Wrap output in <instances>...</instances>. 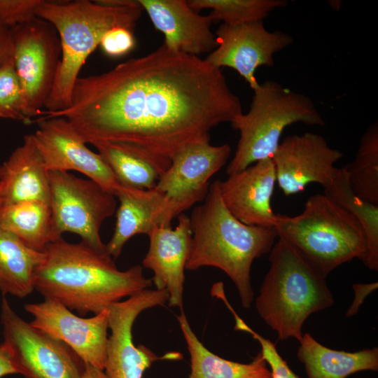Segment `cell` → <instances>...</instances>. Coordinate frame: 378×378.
I'll return each mask as SVG.
<instances>
[{
    "mask_svg": "<svg viewBox=\"0 0 378 378\" xmlns=\"http://www.w3.org/2000/svg\"><path fill=\"white\" fill-rule=\"evenodd\" d=\"M3 204L40 201L50 204L48 171L32 134L0 166Z\"/></svg>",
    "mask_w": 378,
    "mask_h": 378,
    "instance_id": "cell-21",
    "label": "cell"
},
{
    "mask_svg": "<svg viewBox=\"0 0 378 378\" xmlns=\"http://www.w3.org/2000/svg\"><path fill=\"white\" fill-rule=\"evenodd\" d=\"M141 11L138 1L111 6L99 1L41 0L36 16L54 26L61 45V59L46 111H59L69 106L79 72L105 33L115 27L132 29Z\"/></svg>",
    "mask_w": 378,
    "mask_h": 378,
    "instance_id": "cell-4",
    "label": "cell"
},
{
    "mask_svg": "<svg viewBox=\"0 0 378 378\" xmlns=\"http://www.w3.org/2000/svg\"><path fill=\"white\" fill-rule=\"evenodd\" d=\"M34 317L30 323L66 344L85 365L104 371L106 361L108 309L90 318L73 314L61 303L49 298L24 305Z\"/></svg>",
    "mask_w": 378,
    "mask_h": 378,
    "instance_id": "cell-13",
    "label": "cell"
},
{
    "mask_svg": "<svg viewBox=\"0 0 378 378\" xmlns=\"http://www.w3.org/2000/svg\"><path fill=\"white\" fill-rule=\"evenodd\" d=\"M190 221L192 241L186 269L221 270L236 286L243 307L248 309L254 298L252 263L271 251L278 238L274 227L248 225L235 218L222 200L218 180L210 185L203 203L193 209Z\"/></svg>",
    "mask_w": 378,
    "mask_h": 378,
    "instance_id": "cell-3",
    "label": "cell"
},
{
    "mask_svg": "<svg viewBox=\"0 0 378 378\" xmlns=\"http://www.w3.org/2000/svg\"><path fill=\"white\" fill-rule=\"evenodd\" d=\"M44 253L25 245L0 227V290L4 295L24 298L34 289L35 272Z\"/></svg>",
    "mask_w": 378,
    "mask_h": 378,
    "instance_id": "cell-24",
    "label": "cell"
},
{
    "mask_svg": "<svg viewBox=\"0 0 378 378\" xmlns=\"http://www.w3.org/2000/svg\"><path fill=\"white\" fill-rule=\"evenodd\" d=\"M13 374H20V372L10 349L2 342L0 344V378Z\"/></svg>",
    "mask_w": 378,
    "mask_h": 378,
    "instance_id": "cell-35",
    "label": "cell"
},
{
    "mask_svg": "<svg viewBox=\"0 0 378 378\" xmlns=\"http://www.w3.org/2000/svg\"><path fill=\"white\" fill-rule=\"evenodd\" d=\"M353 192L363 200L378 205V122L363 134L351 164L345 166Z\"/></svg>",
    "mask_w": 378,
    "mask_h": 378,
    "instance_id": "cell-28",
    "label": "cell"
},
{
    "mask_svg": "<svg viewBox=\"0 0 378 378\" xmlns=\"http://www.w3.org/2000/svg\"><path fill=\"white\" fill-rule=\"evenodd\" d=\"M230 153L227 144L213 146L209 140L189 144L172 158L155 188L184 211L203 202L211 178L226 164Z\"/></svg>",
    "mask_w": 378,
    "mask_h": 378,
    "instance_id": "cell-16",
    "label": "cell"
},
{
    "mask_svg": "<svg viewBox=\"0 0 378 378\" xmlns=\"http://www.w3.org/2000/svg\"><path fill=\"white\" fill-rule=\"evenodd\" d=\"M215 35L218 46L204 59L218 69H233L253 90L260 84L255 76L257 69L273 66L274 55L293 43L291 35L279 30L269 31L263 21L221 24Z\"/></svg>",
    "mask_w": 378,
    "mask_h": 378,
    "instance_id": "cell-12",
    "label": "cell"
},
{
    "mask_svg": "<svg viewBox=\"0 0 378 378\" xmlns=\"http://www.w3.org/2000/svg\"><path fill=\"white\" fill-rule=\"evenodd\" d=\"M48 175L56 236L61 238L64 232L74 233L92 248L107 252L100 228L115 212L116 197L96 182L68 172L48 171Z\"/></svg>",
    "mask_w": 378,
    "mask_h": 378,
    "instance_id": "cell-8",
    "label": "cell"
},
{
    "mask_svg": "<svg viewBox=\"0 0 378 378\" xmlns=\"http://www.w3.org/2000/svg\"><path fill=\"white\" fill-rule=\"evenodd\" d=\"M43 253L35 272L34 289L80 316L97 314L153 284L141 265L120 271L107 252L82 240L69 243L61 237L49 244Z\"/></svg>",
    "mask_w": 378,
    "mask_h": 378,
    "instance_id": "cell-2",
    "label": "cell"
},
{
    "mask_svg": "<svg viewBox=\"0 0 378 378\" xmlns=\"http://www.w3.org/2000/svg\"><path fill=\"white\" fill-rule=\"evenodd\" d=\"M104 52L110 57H120L131 51L135 46L132 29L115 27L105 33L99 43Z\"/></svg>",
    "mask_w": 378,
    "mask_h": 378,
    "instance_id": "cell-33",
    "label": "cell"
},
{
    "mask_svg": "<svg viewBox=\"0 0 378 378\" xmlns=\"http://www.w3.org/2000/svg\"><path fill=\"white\" fill-rule=\"evenodd\" d=\"M13 54L11 30L0 24V62Z\"/></svg>",
    "mask_w": 378,
    "mask_h": 378,
    "instance_id": "cell-36",
    "label": "cell"
},
{
    "mask_svg": "<svg viewBox=\"0 0 378 378\" xmlns=\"http://www.w3.org/2000/svg\"><path fill=\"white\" fill-rule=\"evenodd\" d=\"M10 30L24 113L31 122L41 115L51 93L61 59L60 40L54 26L37 17Z\"/></svg>",
    "mask_w": 378,
    "mask_h": 378,
    "instance_id": "cell-9",
    "label": "cell"
},
{
    "mask_svg": "<svg viewBox=\"0 0 378 378\" xmlns=\"http://www.w3.org/2000/svg\"><path fill=\"white\" fill-rule=\"evenodd\" d=\"M178 224L154 229L148 236L149 248L144 267L153 272L151 280L158 290L169 294V305L182 310L185 269L189 256L192 230L190 217L181 214Z\"/></svg>",
    "mask_w": 378,
    "mask_h": 378,
    "instance_id": "cell-18",
    "label": "cell"
},
{
    "mask_svg": "<svg viewBox=\"0 0 378 378\" xmlns=\"http://www.w3.org/2000/svg\"><path fill=\"white\" fill-rule=\"evenodd\" d=\"M268 259L270 267L255 300L256 310L279 340L299 342L305 321L331 307L333 295L326 277L282 238L278 237Z\"/></svg>",
    "mask_w": 378,
    "mask_h": 378,
    "instance_id": "cell-5",
    "label": "cell"
},
{
    "mask_svg": "<svg viewBox=\"0 0 378 378\" xmlns=\"http://www.w3.org/2000/svg\"><path fill=\"white\" fill-rule=\"evenodd\" d=\"M276 182L272 158L255 162L218 181L222 200L229 211L248 225L274 227L276 216L271 198Z\"/></svg>",
    "mask_w": 378,
    "mask_h": 378,
    "instance_id": "cell-17",
    "label": "cell"
},
{
    "mask_svg": "<svg viewBox=\"0 0 378 378\" xmlns=\"http://www.w3.org/2000/svg\"><path fill=\"white\" fill-rule=\"evenodd\" d=\"M0 227L40 252L60 239L54 231L50 206L40 201L3 204L0 208Z\"/></svg>",
    "mask_w": 378,
    "mask_h": 378,
    "instance_id": "cell-25",
    "label": "cell"
},
{
    "mask_svg": "<svg viewBox=\"0 0 378 378\" xmlns=\"http://www.w3.org/2000/svg\"><path fill=\"white\" fill-rule=\"evenodd\" d=\"M24 97L13 54L0 62V118L29 123L24 113Z\"/></svg>",
    "mask_w": 378,
    "mask_h": 378,
    "instance_id": "cell-30",
    "label": "cell"
},
{
    "mask_svg": "<svg viewBox=\"0 0 378 378\" xmlns=\"http://www.w3.org/2000/svg\"><path fill=\"white\" fill-rule=\"evenodd\" d=\"M343 155L319 134L288 136L272 157L276 183L286 196L298 193L312 183L325 189L335 179L339 168L334 164Z\"/></svg>",
    "mask_w": 378,
    "mask_h": 378,
    "instance_id": "cell-14",
    "label": "cell"
},
{
    "mask_svg": "<svg viewBox=\"0 0 378 378\" xmlns=\"http://www.w3.org/2000/svg\"><path fill=\"white\" fill-rule=\"evenodd\" d=\"M1 323L4 343L25 378H83L85 364L64 342L20 318L5 297Z\"/></svg>",
    "mask_w": 378,
    "mask_h": 378,
    "instance_id": "cell-10",
    "label": "cell"
},
{
    "mask_svg": "<svg viewBox=\"0 0 378 378\" xmlns=\"http://www.w3.org/2000/svg\"><path fill=\"white\" fill-rule=\"evenodd\" d=\"M1 192H2V186H1V183L0 182V208L3 205V200H2Z\"/></svg>",
    "mask_w": 378,
    "mask_h": 378,
    "instance_id": "cell-38",
    "label": "cell"
},
{
    "mask_svg": "<svg viewBox=\"0 0 378 378\" xmlns=\"http://www.w3.org/2000/svg\"><path fill=\"white\" fill-rule=\"evenodd\" d=\"M297 351L308 378H346L360 371L378 370V348L347 352L329 349L309 333L302 335Z\"/></svg>",
    "mask_w": 378,
    "mask_h": 378,
    "instance_id": "cell-22",
    "label": "cell"
},
{
    "mask_svg": "<svg viewBox=\"0 0 378 378\" xmlns=\"http://www.w3.org/2000/svg\"><path fill=\"white\" fill-rule=\"evenodd\" d=\"M33 134L48 171H76L114 195L121 184L99 153L90 150L67 120L62 117L37 119Z\"/></svg>",
    "mask_w": 378,
    "mask_h": 378,
    "instance_id": "cell-15",
    "label": "cell"
},
{
    "mask_svg": "<svg viewBox=\"0 0 378 378\" xmlns=\"http://www.w3.org/2000/svg\"><path fill=\"white\" fill-rule=\"evenodd\" d=\"M352 287L354 290V298L346 311V316L348 317L358 314L359 308L366 297L377 288L378 283L354 284Z\"/></svg>",
    "mask_w": 378,
    "mask_h": 378,
    "instance_id": "cell-34",
    "label": "cell"
},
{
    "mask_svg": "<svg viewBox=\"0 0 378 378\" xmlns=\"http://www.w3.org/2000/svg\"><path fill=\"white\" fill-rule=\"evenodd\" d=\"M177 319L190 356L189 378H272L261 351L248 363L224 359L210 351L199 340L183 310Z\"/></svg>",
    "mask_w": 378,
    "mask_h": 378,
    "instance_id": "cell-23",
    "label": "cell"
},
{
    "mask_svg": "<svg viewBox=\"0 0 378 378\" xmlns=\"http://www.w3.org/2000/svg\"><path fill=\"white\" fill-rule=\"evenodd\" d=\"M324 194L349 211L359 221L365 233L367 253L363 261L370 270H378V205L361 200L351 190L345 167L339 168Z\"/></svg>",
    "mask_w": 378,
    "mask_h": 378,
    "instance_id": "cell-26",
    "label": "cell"
},
{
    "mask_svg": "<svg viewBox=\"0 0 378 378\" xmlns=\"http://www.w3.org/2000/svg\"><path fill=\"white\" fill-rule=\"evenodd\" d=\"M92 144L120 184L141 190L153 189L161 174L146 158L118 143L97 141Z\"/></svg>",
    "mask_w": 378,
    "mask_h": 378,
    "instance_id": "cell-27",
    "label": "cell"
},
{
    "mask_svg": "<svg viewBox=\"0 0 378 378\" xmlns=\"http://www.w3.org/2000/svg\"><path fill=\"white\" fill-rule=\"evenodd\" d=\"M168 300L167 290L147 288L108 307L111 335L104 370L106 378H142L154 362L182 358L179 352L174 351L158 356L146 346H135L133 342L132 331L137 316L145 309L163 305Z\"/></svg>",
    "mask_w": 378,
    "mask_h": 378,
    "instance_id": "cell-11",
    "label": "cell"
},
{
    "mask_svg": "<svg viewBox=\"0 0 378 378\" xmlns=\"http://www.w3.org/2000/svg\"><path fill=\"white\" fill-rule=\"evenodd\" d=\"M189 6L195 12L210 9L207 15L211 22L237 25L263 21L270 13L288 4L285 0H190Z\"/></svg>",
    "mask_w": 378,
    "mask_h": 378,
    "instance_id": "cell-29",
    "label": "cell"
},
{
    "mask_svg": "<svg viewBox=\"0 0 378 378\" xmlns=\"http://www.w3.org/2000/svg\"><path fill=\"white\" fill-rule=\"evenodd\" d=\"M168 48L199 57L218 46L211 20L193 10L185 0H139Z\"/></svg>",
    "mask_w": 378,
    "mask_h": 378,
    "instance_id": "cell-20",
    "label": "cell"
},
{
    "mask_svg": "<svg viewBox=\"0 0 378 378\" xmlns=\"http://www.w3.org/2000/svg\"><path fill=\"white\" fill-rule=\"evenodd\" d=\"M302 122L323 126L326 122L307 95L267 80L253 90L250 108L230 123L239 131L235 153L226 168L229 176L255 162L272 158L284 130Z\"/></svg>",
    "mask_w": 378,
    "mask_h": 378,
    "instance_id": "cell-7",
    "label": "cell"
},
{
    "mask_svg": "<svg viewBox=\"0 0 378 378\" xmlns=\"http://www.w3.org/2000/svg\"><path fill=\"white\" fill-rule=\"evenodd\" d=\"M241 101L220 69L163 43L98 75L79 77L69 106L41 118L62 117L86 144L125 145L161 175L172 158L241 114Z\"/></svg>",
    "mask_w": 378,
    "mask_h": 378,
    "instance_id": "cell-1",
    "label": "cell"
},
{
    "mask_svg": "<svg viewBox=\"0 0 378 378\" xmlns=\"http://www.w3.org/2000/svg\"><path fill=\"white\" fill-rule=\"evenodd\" d=\"M115 197L120 202L115 225L112 237L106 244L113 260L132 237L148 235L158 227L172 226V220L183 212L155 188L141 190L121 184Z\"/></svg>",
    "mask_w": 378,
    "mask_h": 378,
    "instance_id": "cell-19",
    "label": "cell"
},
{
    "mask_svg": "<svg viewBox=\"0 0 378 378\" xmlns=\"http://www.w3.org/2000/svg\"><path fill=\"white\" fill-rule=\"evenodd\" d=\"M278 237L288 242L314 270L327 276L354 258L364 260L367 244L359 221L326 194L307 199L295 216L276 214Z\"/></svg>",
    "mask_w": 378,
    "mask_h": 378,
    "instance_id": "cell-6",
    "label": "cell"
},
{
    "mask_svg": "<svg viewBox=\"0 0 378 378\" xmlns=\"http://www.w3.org/2000/svg\"><path fill=\"white\" fill-rule=\"evenodd\" d=\"M41 0H0V24L11 29L34 18Z\"/></svg>",
    "mask_w": 378,
    "mask_h": 378,
    "instance_id": "cell-32",
    "label": "cell"
},
{
    "mask_svg": "<svg viewBox=\"0 0 378 378\" xmlns=\"http://www.w3.org/2000/svg\"><path fill=\"white\" fill-rule=\"evenodd\" d=\"M234 330L249 333L260 344L261 353L272 372V378H299L278 353L275 344L251 328L236 313L232 312Z\"/></svg>",
    "mask_w": 378,
    "mask_h": 378,
    "instance_id": "cell-31",
    "label": "cell"
},
{
    "mask_svg": "<svg viewBox=\"0 0 378 378\" xmlns=\"http://www.w3.org/2000/svg\"><path fill=\"white\" fill-rule=\"evenodd\" d=\"M83 378H106L104 371L91 365H85Z\"/></svg>",
    "mask_w": 378,
    "mask_h": 378,
    "instance_id": "cell-37",
    "label": "cell"
}]
</instances>
